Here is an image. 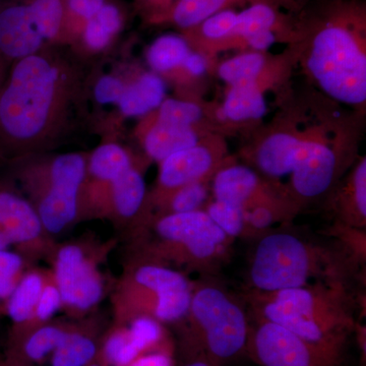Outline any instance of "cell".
I'll return each mask as SVG.
<instances>
[{
	"instance_id": "ffe728a7",
	"label": "cell",
	"mask_w": 366,
	"mask_h": 366,
	"mask_svg": "<svg viewBox=\"0 0 366 366\" xmlns=\"http://www.w3.org/2000/svg\"><path fill=\"white\" fill-rule=\"evenodd\" d=\"M167 86L160 74L144 72L127 84L118 102V109L124 117H139L158 109L166 99Z\"/></svg>"
},
{
	"instance_id": "60d3db41",
	"label": "cell",
	"mask_w": 366,
	"mask_h": 366,
	"mask_svg": "<svg viewBox=\"0 0 366 366\" xmlns=\"http://www.w3.org/2000/svg\"><path fill=\"white\" fill-rule=\"evenodd\" d=\"M182 67L189 72L190 76H202L208 69V62L204 55L190 51L189 54L185 57Z\"/></svg>"
},
{
	"instance_id": "4dcf8cb0",
	"label": "cell",
	"mask_w": 366,
	"mask_h": 366,
	"mask_svg": "<svg viewBox=\"0 0 366 366\" xmlns=\"http://www.w3.org/2000/svg\"><path fill=\"white\" fill-rule=\"evenodd\" d=\"M228 0H178L173 9V21L182 29L201 25L209 16L218 13Z\"/></svg>"
},
{
	"instance_id": "f546056e",
	"label": "cell",
	"mask_w": 366,
	"mask_h": 366,
	"mask_svg": "<svg viewBox=\"0 0 366 366\" xmlns=\"http://www.w3.org/2000/svg\"><path fill=\"white\" fill-rule=\"evenodd\" d=\"M28 4L45 42L57 39L66 21L64 0H32Z\"/></svg>"
},
{
	"instance_id": "e0dca14e",
	"label": "cell",
	"mask_w": 366,
	"mask_h": 366,
	"mask_svg": "<svg viewBox=\"0 0 366 366\" xmlns=\"http://www.w3.org/2000/svg\"><path fill=\"white\" fill-rule=\"evenodd\" d=\"M94 320H74L66 338L50 356L51 366H86L98 358L101 338Z\"/></svg>"
},
{
	"instance_id": "6da1fadb",
	"label": "cell",
	"mask_w": 366,
	"mask_h": 366,
	"mask_svg": "<svg viewBox=\"0 0 366 366\" xmlns=\"http://www.w3.org/2000/svg\"><path fill=\"white\" fill-rule=\"evenodd\" d=\"M67 64L42 51L14 62L0 90V144L29 150L51 136L71 94Z\"/></svg>"
},
{
	"instance_id": "ee69618b",
	"label": "cell",
	"mask_w": 366,
	"mask_h": 366,
	"mask_svg": "<svg viewBox=\"0 0 366 366\" xmlns=\"http://www.w3.org/2000/svg\"><path fill=\"white\" fill-rule=\"evenodd\" d=\"M86 366H105V365H103V363L101 362V361L96 360L95 361H93V362L90 363V365H86Z\"/></svg>"
},
{
	"instance_id": "b9f144b4",
	"label": "cell",
	"mask_w": 366,
	"mask_h": 366,
	"mask_svg": "<svg viewBox=\"0 0 366 366\" xmlns=\"http://www.w3.org/2000/svg\"><path fill=\"white\" fill-rule=\"evenodd\" d=\"M245 40H247L249 47H252L255 52H262L268 50L269 47L273 46L274 41H276V36H274L273 31L269 30L254 34V35L245 38Z\"/></svg>"
},
{
	"instance_id": "2e32d148",
	"label": "cell",
	"mask_w": 366,
	"mask_h": 366,
	"mask_svg": "<svg viewBox=\"0 0 366 366\" xmlns=\"http://www.w3.org/2000/svg\"><path fill=\"white\" fill-rule=\"evenodd\" d=\"M146 204V182L134 165L112 183L106 219L129 232L141 220Z\"/></svg>"
},
{
	"instance_id": "ab89813d",
	"label": "cell",
	"mask_w": 366,
	"mask_h": 366,
	"mask_svg": "<svg viewBox=\"0 0 366 366\" xmlns=\"http://www.w3.org/2000/svg\"><path fill=\"white\" fill-rule=\"evenodd\" d=\"M127 366H174L172 344L158 347L137 356Z\"/></svg>"
},
{
	"instance_id": "4fadbf2b",
	"label": "cell",
	"mask_w": 366,
	"mask_h": 366,
	"mask_svg": "<svg viewBox=\"0 0 366 366\" xmlns=\"http://www.w3.org/2000/svg\"><path fill=\"white\" fill-rule=\"evenodd\" d=\"M28 4L0 9V57L18 61L41 51L44 45Z\"/></svg>"
},
{
	"instance_id": "44dd1931",
	"label": "cell",
	"mask_w": 366,
	"mask_h": 366,
	"mask_svg": "<svg viewBox=\"0 0 366 366\" xmlns=\"http://www.w3.org/2000/svg\"><path fill=\"white\" fill-rule=\"evenodd\" d=\"M302 139L288 134L276 132L267 137L255 154L257 167L268 177L280 178L291 174Z\"/></svg>"
},
{
	"instance_id": "8fae6325",
	"label": "cell",
	"mask_w": 366,
	"mask_h": 366,
	"mask_svg": "<svg viewBox=\"0 0 366 366\" xmlns=\"http://www.w3.org/2000/svg\"><path fill=\"white\" fill-rule=\"evenodd\" d=\"M0 230L32 262L48 259L56 242L46 232L28 197L0 182Z\"/></svg>"
},
{
	"instance_id": "9a60e30c",
	"label": "cell",
	"mask_w": 366,
	"mask_h": 366,
	"mask_svg": "<svg viewBox=\"0 0 366 366\" xmlns=\"http://www.w3.org/2000/svg\"><path fill=\"white\" fill-rule=\"evenodd\" d=\"M74 320H52L9 339L6 360L11 366H37L50 357L74 326Z\"/></svg>"
},
{
	"instance_id": "5bb4252c",
	"label": "cell",
	"mask_w": 366,
	"mask_h": 366,
	"mask_svg": "<svg viewBox=\"0 0 366 366\" xmlns=\"http://www.w3.org/2000/svg\"><path fill=\"white\" fill-rule=\"evenodd\" d=\"M215 163L213 152L199 144L164 159L159 163L158 190L154 199L157 202L178 187L204 180L213 171Z\"/></svg>"
},
{
	"instance_id": "d6986e66",
	"label": "cell",
	"mask_w": 366,
	"mask_h": 366,
	"mask_svg": "<svg viewBox=\"0 0 366 366\" xmlns=\"http://www.w3.org/2000/svg\"><path fill=\"white\" fill-rule=\"evenodd\" d=\"M259 179L252 168L230 165L221 168L213 178L214 199L244 209L257 197Z\"/></svg>"
},
{
	"instance_id": "d4e9b609",
	"label": "cell",
	"mask_w": 366,
	"mask_h": 366,
	"mask_svg": "<svg viewBox=\"0 0 366 366\" xmlns=\"http://www.w3.org/2000/svg\"><path fill=\"white\" fill-rule=\"evenodd\" d=\"M143 354L125 324H115L101 337L99 361L105 366H127Z\"/></svg>"
},
{
	"instance_id": "74e56055",
	"label": "cell",
	"mask_w": 366,
	"mask_h": 366,
	"mask_svg": "<svg viewBox=\"0 0 366 366\" xmlns=\"http://www.w3.org/2000/svg\"><path fill=\"white\" fill-rule=\"evenodd\" d=\"M237 13L231 9H221L201 24L202 33L209 40H221L234 35Z\"/></svg>"
},
{
	"instance_id": "cb8c5ba5",
	"label": "cell",
	"mask_w": 366,
	"mask_h": 366,
	"mask_svg": "<svg viewBox=\"0 0 366 366\" xmlns=\"http://www.w3.org/2000/svg\"><path fill=\"white\" fill-rule=\"evenodd\" d=\"M122 24L124 18L118 6L106 2L84 26L81 32L84 46L91 52L103 51L120 32Z\"/></svg>"
},
{
	"instance_id": "ba28073f",
	"label": "cell",
	"mask_w": 366,
	"mask_h": 366,
	"mask_svg": "<svg viewBox=\"0 0 366 366\" xmlns=\"http://www.w3.org/2000/svg\"><path fill=\"white\" fill-rule=\"evenodd\" d=\"M117 242L92 236L57 243L47 261L61 296L62 310L71 320L90 317L108 292L103 264Z\"/></svg>"
},
{
	"instance_id": "d590c367",
	"label": "cell",
	"mask_w": 366,
	"mask_h": 366,
	"mask_svg": "<svg viewBox=\"0 0 366 366\" xmlns=\"http://www.w3.org/2000/svg\"><path fill=\"white\" fill-rule=\"evenodd\" d=\"M277 207L268 203H249L244 208V236H254L269 232L274 223L283 219Z\"/></svg>"
},
{
	"instance_id": "7c38bea8",
	"label": "cell",
	"mask_w": 366,
	"mask_h": 366,
	"mask_svg": "<svg viewBox=\"0 0 366 366\" xmlns=\"http://www.w3.org/2000/svg\"><path fill=\"white\" fill-rule=\"evenodd\" d=\"M336 168L333 149L320 142L302 139L291 172L295 194L305 199L325 194L333 182Z\"/></svg>"
},
{
	"instance_id": "8992f818",
	"label": "cell",
	"mask_w": 366,
	"mask_h": 366,
	"mask_svg": "<svg viewBox=\"0 0 366 366\" xmlns=\"http://www.w3.org/2000/svg\"><path fill=\"white\" fill-rule=\"evenodd\" d=\"M194 282L187 274L156 262L129 259L110 290L113 322L149 317L177 325L189 312Z\"/></svg>"
},
{
	"instance_id": "f35d334b",
	"label": "cell",
	"mask_w": 366,
	"mask_h": 366,
	"mask_svg": "<svg viewBox=\"0 0 366 366\" xmlns=\"http://www.w3.org/2000/svg\"><path fill=\"white\" fill-rule=\"evenodd\" d=\"M127 84L117 74H103L94 86L93 95L100 105H117Z\"/></svg>"
},
{
	"instance_id": "f1b7e54d",
	"label": "cell",
	"mask_w": 366,
	"mask_h": 366,
	"mask_svg": "<svg viewBox=\"0 0 366 366\" xmlns=\"http://www.w3.org/2000/svg\"><path fill=\"white\" fill-rule=\"evenodd\" d=\"M33 262L16 249H0V317L4 315L7 300L21 276Z\"/></svg>"
},
{
	"instance_id": "7402d4cb",
	"label": "cell",
	"mask_w": 366,
	"mask_h": 366,
	"mask_svg": "<svg viewBox=\"0 0 366 366\" xmlns=\"http://www.w3.org/2000/svg\"><path fill=\"white\" fill-rule=\"evenodd\" d=\"M199 142L194 127H175L156 122L144 137V148L152 160L160 163L177 152L196 146Z\"/></svg>"
},
{
	"instance_id": "8d00e7d4",
	"label": "cell",
	"mask_w": 366,
	"mask_h": 366,
	"mask_svg": "<svg viewBox=\"0 0 366 366\" xmlns=\"http://www.w3.org/2000/svg\"><path fill=\"white\" fill-rule=\"evenodd\" d=\"M64 11H66V24L74 29L76 33L81 34L84 26L96 16V14L102 9L106 0H64Z\"/></svg>"
},
{
	"instance_id": "f6af8a7d",
	"label": "cell",
	"mask_w": 366,
	"mask_h": 366,
	"mask_svg": "<svg viewBox=\"0 0 366 366\" xmlns=\"http://www.w3.org/2000/svg\"><path fill=\"white\" fill-rule=\"evenodd\" d=\"M0 366H11L9 365V362H7L6 357L1 358L0 357Z\"/></svg>"
},
{
	"instance_id": "83f0119b",
	"label": "cell",
	"mask_w": 366,
	"mask_h": 366,
	"mask_svg": "<svg viewBox=\"0 0 366 366\" xmlns=\"http://www.w3.org/2000/svg\"><path fill=\"white\" fill-rule=\"evenodd\" d=\"M266 59L261 52H247L236 55L222 62L218 74L231 86L254 83L262 74Z\"/></svg>"
},
{
	"instance_id": "603a6c76",
	"label": "cell",
	"mask_w": 366,
	"mask_h": 366,
	"mask_svg": "<svg viewBox=\"0 0 366 366\" xmlns=\"http://www.w3.org/2000/svg\"><path fill=\"white\" fill-rule=\"evenodd\" d=\"M267 109L266 99L254 81L231 86L219 114L223 119L247 122L261 119Z\"/></svg>"
},
{
	"instance_id": "30bf717a",
	"label": "cell",
	"mask_w": 366,
	"mask_h": 366,
	"mask_svg": "<svg viewBox=\"0 0 366 366\" xmlns=\"http://www.w3.org/2000/svg\"><path fill=\"white\" fill-rule=\"evenodd\" d=\"M247 352L262 366H343L285 327L259 319L250 327Z\"/></svg>"
},
{
	"instance_id": "277c9868",
	"label": "cell",
	"mask_w": 366,
	"mask_h": 366,
	"mask_svg": "<svg viewBox=\"0 0 366 366\" xmlns=\"http://www.w3.org/2000/svg\"><path fill=\"white\" fill-rule=\"evenodd\" d=\"M129 259L156 262L182 273H215L232 238L202 211L150 216L129 231Z\"/></svg>"
},
{
	"instance_id": "9c48e42d",
	"label": "cell",
	"mask_w": 366,
	"mask_h": 366,
	"mask_svg": "<svg viewBox=\"0 0 366 366\" xmlns=\"http://www.w3.org/2000/svg\"><path fill=\"white\" fill-rule=\"evenodd\" d=\"M307 66L320 88L334 100L348 105L365 102V53L348 29L322 28L312 41Z\"/></svg>"
},
{
	"instance_id": "5b68a950",
	"label": "cell",
	"mask_w": 366,
	"mask_h": 366,
	"mask_svg": "<svg viewBox=\"0 0 366 366\" xmlns=\"http://www.w3.org/2000/svg\"><path fill=\"white\" fill-rule=\"evenodd\" d=\"M177 326L187 361L219 366L247 352L250 326L247 312L216 284L194 283L189 312Z\"/></svg>"
},
{
	"instance_id": "3957f363",
	"label": "cell",
	"mask_w": 366,
	"mask_h": 366,
	"mask_svg": "<svg viewBox=\"0 0 366 366\" xmlns=\"http://www.w3.org/2000/svg\"><path fill=\"white\" fill-rule=\"evenodd\" d=\"M358 259L344 247L317 244L293 233L262 234L250 261L249 287L269 293L317 285H350Z\"/></svg>"
},
{
	"instance_id": "e575fe53",
	"label": "cell",
	"mask_w": 366,
	"mask_h": 366,
	"mask_svg": "<svg viewBox=\"0 0 366 366\" xmlns=\"http://www.w3.org/2000/svg\"><path fill=\"white\" fill-rule=\"evenodd\" d=\"M204 212L229 237L233 239L244 236V209L242 207L233 206L214 199L208 204Z\"/></svg>"
},
{
	"instance_id": "836d02e7",
	"label": "cell",
	"mask_w": 366,
	"mask_h": 366,
	"mask_svg": "<svg viewBox=\"0 0 366 366\" xmlns=\"http://www.w3.org/2000/svg\"><path fill=\"white\" fill-rule=\"evenodd\" d=\"M277 14L268 4H257L237 14L234 35L247 38L254 34L273 29Z\"/></svg>"
},
{
	"instance_id": "d6a6232c",
	"label": "cell",
	"mask_w": 366,
	"mask_h": 366,
	"mask_svg": "<svg viewBox=\"0 0 366 366\" xmlns=\"http://www.w3.org/2000/svg\"><path fill=\"white\" fill-rule=\"evenodd\" d=\"M203 117V110L196 103L177 99H165L159 106L157 122L175 127H192Z\"/></svg>"
},
{
	"instance_id": "7a4b0ae2",
	"label": "cell",
	"mask_w": 366,
	"mask_h": 366,
	"mask_svg": "<svg viewBox=\"0 0 366 366\" xmlns=\"http://www.w3.org/2000/svg\"><path fill=\"white\" fill-rule=\"evenodd\" d=\"M257 319L285 327L343 365L355 335V297L347 285H317L247 296Z\"/></svg>"
},
{
	"instance_id": "52a82bcc",
	"label": "cell",
	"mask_w": 366,
	"mask_h": 366,
	"mask_svg": "<svg viewBox=\"0 0 366 366\" xmlns=\"http://www.w3.org/2000/svg\"><path fill=\"white\" fill-rule=\"evenodd\" d=\"M86 160L83 154H61L25 164L16 172L43 228L53 239L84 220Z\"/></svg>"
},
{
	"instance_id": "ac0fdd59",
	"label": "cell",
	"mask_w": 366,
	"mask_h": 366,
	"mask_svg": "<svg viewBox=\"0 0 366 366\" xmlns=\"http://www.w3.org/2000/svg\"><path fill=\"white\" fill-rule=\"evenodd\" d=\"M50 269L30 267L21 276L11 297L7 300L4 317L11 322L9 334L21 331L32 317L36 305L40 300Z\"/></svg>"
},
{
	"instance_id": "7bdbcfd3",
	"label": "cell",
	"mask_w": 366,
	"mask_h": 366,
	"mask_svg": "<svg viewBox=\"0 0 366 366\" xmlns=\"http://www.w3.org/2000/svg\"><path fill=\"white\" fill-rule=\"evenodd\" d=\"M183 366H216L214 365H211V363L206 362L204 360H190L187 361Z\"/></svg>"
},
{
	"instance_id": "484cf974",
	"label": "cell",
	"mask_w": 366,
	"mask_h": 366,
	"mask_svg": "<svg viewBox=\"0 0 366 366\" xmlns=\"http://www.w3.org/2000/svg\"><path fill=\"white\" fill-rule=\"evenodd\" d=\"M189 52V43L184 38L167 34L152 43L147 51V61L156 74H165L182 67Z\"/></svg>"
},
{
	"instance_id": "1f68e13d",
	"label": "cell",
	"mask_w": 366,
	"mask_h": 366,
	"mask_svg": "<svg viewBox=\"0 0 366 366\" xmlns=\"http://www.w3.org/2000/svg\"><path fill=\"white\" fill-rule=\"evenodd\" d=\"M61 296H60L59 287H57L56 283H55L54 279H53L51 271H50L49 277H48V280L46 282L42 295L40 296V300L38 301L35 310H34L32 317H31L28 324L21 331L16 332L14 334H9V339L16 338V337L21 336V334L26 333V332L30 331V330L51 322L52 320H54L57 312H61Z\"/></svg>"
},
{
	"instance_id": "4316f807",
	"label": "cell",
	"mask_w": 366,
	"mask_h": 366,
	"mask_svg": "<svg viewBox=\"0 0 366 366\" xmlns=\"http://www.w3.org/2000/svg\"><path fill=\"white\" fill-rule=\"evenodd\" d=\"M208 197L209 189L204 180L190 182L168 192L155 202L159 209L154 216L202 211Z\"/></svg>"
}]
</instances>
